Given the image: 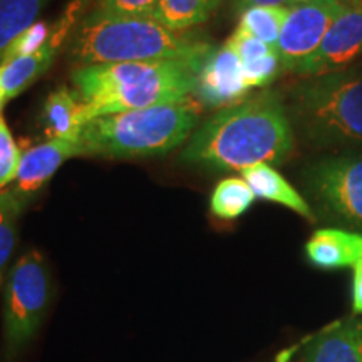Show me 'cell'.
<instances>
[{"label":"cell","mask_w":362,"mask_h":362,"mask_svg":"<svg viewBox=\"0 0 362 362\" xmlns=\"http://www.w3.org/2000/svg\"><path fill=\"white\" fill-rule=\"evenodd\" d=\"M296 136L287 106L274 90L216 111L187 141L181 160L211 171H243L282 163Z\"/></svg>","instance_id":"1"},{"label":"cell","mask_w":362,"mask_h":362,"mask_svg":"<svg viewBox=\"0 0 362 362\" xmlns=\"http://www.w3.org/2000/svg\"><path fill=\"white\" fill-rule=\"evenodd\" d=\"M215 45L173 33L151 17L121 16L93 7L66 44L76 67L123 64V62H189L202 66Z\"/></svg>","instance_id":"2"},{"label":"cell","mask_w":362,"mask_h":362,"mask_svg":"<svg viewBox=\"0 0 362 362\" xmlns=\"http://www.w3.org/2000/svg\"><path fill=\"white\" fill-rule=\"evenodd\" d=\"M202 66L189 62L88 66L76 67L71 79L83 107L86 124L99 116L144 110L192 98Z\"/></svg>","instance_id":"3"},{"label":"cell","mask_w":362,"mask_h":362,"mask_svg":"<svg viewBox=\"0 0 362 362\" xmlns=\"http://www.w3.org/2000/svg\"><path fill=\"white\" fill-rule=\"evenodd\" d=\"M202 110L192 96L144 110L94 117L81 129V156L149 158L166 155L192 138Z\"/></svg>","instance_id":"4"},{"label":"cell","mask_w":362,"mask_h":362,"mask_svg":"<svg viewBox=\"0 0 362 362\" xmlns=\"http://www.w3.org/2000/svg\"><path fill=\"white\" fill-rule=\"evenodd\" d=\"M292 126L317 148L362 144V64L307 78L292 90Z\"/></svg>","instance_id":"5"},{"label":"cell","mask_w":362,"mask_h":362,"mask_svg":"<svg viewBox=\"0 0 362 362\" xmlns=\"http://www.w3.org/2000/svg\"><path fill=\"white\" fill-rule=\"evenodd\" d=\"M51 298V275L42 253H24L4 284V362H12L39 332Z\"/></svg>","instance_id":"6"},{"label":"cell","mask_w":362,"mask_h":362,"mask_svg":"<svg viewBox=\"0 0 362 362\" xmlns=\"http://www.w3.org/2000/svg\"><path fill=\"white\" fill-rule=\"evenodd\" d=\"M304 187L327 218L362 228V155L315 161L305 168Z\"/></svg>","instance_id":"7"},{"label":"cell","mask_w":362,"mask_h":362,"mask_svg":"<svg viewBox=\"0 0 362 362\" xmlns=\"http://www.w3.org/2000/svg\"><path fill=\"white\" fill-rule=\"evenodd\" d=\"M341 8L336 0H305L288 8L277 44L282 71L296 74L298 67L314 56Z\"/></svg>","instance_id":"8"},{"label":"cell","mask_w":362,"mask_h":362,"mask_svg":"<svg viewBox=\"0 0 362 362\" xmlns=\"http://www.w3.org/2000/svg\"><path fill=\"white\" fill-rule=\"evenodd\" d=\"M83 16L84 12L81 6L74 2L69 4L64 13L59 17V21L52 24L51 35L40 51L30 54V56L17 57L7 64L0 66V94H2L4 103L19 96L25 89H29L40 76L45 74V71L56 61L62 45L67 44L72 30L76 29Z\"/></svg>","instance_id":"9"},{"label":"cell","mask_w":362,"mask_h":362,"mask_svg":"<svg viewBox=\"0 0 362 362\" xmlns=\"http://www.w3.org/2000/svg\"><path fill=\"white\" fill-rule=\"evenodd\" d=\"M250 86L243 76L238 54L226 40L220 47H214L203 62L197 76L193 98L202 107L225 110L245 101Z\"/></svg>","instance_id":"10"},{"label":"cell","mask_w":362,"mask_h":362,"mask_svg":"<svg viewBox=\"0 0 362 362\" xmlns=\"http://www.w3.org/2000/svg\"><path fill=\"white\" fill-rule=\"evenodd\" d=\"M362 56V4L342 7L325 33L319 49L296 74L305 78L329 74L352 66Z\"/></svg>","instance_id":"11"},{"label":"cell","mask_w":362,"mask_h":362,"mask_svg":"<svg viewBox=\"0 0 362 362\" xmlns=\"http://www.w3.org/2000/svg\"><path fill=\"white\" fill-rule=\"evenodd\" d=\"M74 156H81L79 136L47 139L37 146L25 149L22 153L17 178L11 188L30 205L40 189L45 187V183L51 181L56 171L61 168L62 163Z\"/></svg>","instance_id":"12"},{"label":"cell","mask_w":362,"mask_h":362,"mask_svg":"<svg viewBox=\"0 0 362 362\" xmlns=\"http://www.w3.org/2000/svg\"><path fill=\"white\" fill-rule=\"evenodd\" d=\"M305 362H362V319L330 325L307 342Z\"/></svg>","instance_id":"13"},{"label":"cell","mask_w":362,"mask_h":362,"mask_svg":"<svg viewBox=\"0 0 362 362\" xmlns=\"http://www.w3.org/2000/svg\"><path fill=\"white\" fill-rule=\"evenodd\" d=\"M305 255L317 269L354 267L362 260V233L342 228H319L305 243Z\"/></svg>","instance_id":"14"},{"label":"cell","mask_w":362,"mask_h":362,"mask_svg":"<svg viewBox=\"0 0 362 362\" xmlns=\"http://www.w3.org/2000/svg\"><path fill=\"white\" fill-rule=\"evenodd\" d=\"M242 178L252 188L255 198L277 203V205L288 208V210L296 211L297 215L310 221L315 220L314 210H312L309 202L270 165L262 163V165L250 166V168L242 171Z\"/></svg>","instance_id":"15"},{"label":"cell","mask_w":362,"mask_h":362,"mask_svg":"<svg viewBox=\"0 0 362 362\" xmlns=\"http://www.w3.org/2000/svg\"><path fill=\"white\" fill-rule=\"evenodd\" d=\"M44 131L49 139L76 138L84 126L83 107L74 89L57 88L45 99L42 116Z\"/></svg>","instance_id":"16"},{"label":"cell","mask_w":362,"mask_h":362,"mask_svg":"<svg viewBox=\"0 0 362 362\" xmlns=\"http://www.w3.org/2000/svg\"><path fill=\"white\" fill-rule=\"evenodd\" d=\"M223 0H160L151 19L173 33H189L205 24L218 11Z\"/></svg>","instance_id":"17"},{"label":"cell","mask_w":362,"mask_h":362,"mask_svg":"<svg viewBox=\"0 0 362 362\" xmlns=\"http://www.w3.org/2000/svg\"><path fill=\"white\" fill-rule=\"evenodd\" d=\"M29 203L22 200L11 187L0 189V287L6 282L8 264L16 252L19 220Z\"/></svg>","instance_id":"18"},{"label":"cell","mask_w":362,"mask_h":362,"mask_svg":"<svg viewBox=\"0 0 362 362\" xmlns=\"http://www.w3.org/2000/svg\"><path fill=\"white\" fill-rule=\"evenodd\" d=\"M49 0H0V56L35 24Z\"/></svg>","instance_id":"19"},{"label":"cell","mask_w":362,"mask_h":362,"mask_svg":"<svg viewBox=\"0 0 362 362\" xmlns=\"http://www.w3.org/2000/svg\"><path fill=\"white\" fill-rule=\"evenodd\" d=\"M255 200L245 180L230 176L215 187L210 197V210L220 220H237L250 210Z\"/></svg>","instance_id":"20"},{"label":"cell","mask_w":362,"mask_h":362,"mask_svg":"<svg viewBox=\"0 0 362 362\" xmlns=\"http://www.w3.org/2000/svg\"><path fill=\"white\" fill-rule=\"evenodd\" d=\"M288 8L280 7H250L240 13L237 29L252 37L269 44L277 51V44L282 34Z\"/></svg>","instance_id":"21"},{"label":"cell","mask_w":362,"mask_h":362,"mask_svg":"<svg viewBox=\"0 0 362 362\" xmlns=\"http://www.w3.org/2000/svg\"><path fill=\"white\" fill-rule=\"evenodd\" d=\"M242 62L243 76H245L247 84L253 88H265L272 81L279 78L282 72V64H280L279 54L275 49H269V51L257 54V56L248 57Z\"/></svg>","instance_id":"22"},{"label":"cell","mask_w":362,"mask_h":362,"mask_svg":"<svg viewBox=\"0 0 362 362\" xmlns=\"http://www.w3.org/2000/svg\"><path fill=\"white\" fill-rule=\"evenodd\" d=\"M22 151L4 117L0 116V189L11 187L17 178Z\"/></svg>","instance_id":"23"},{"label":"cell","mask_w":362,"mask_h":362,"mask_svg":"<svg viewBox=\"0 0 362 362\" xmlns=\"http://www.w3.org/2000/svg\"><path fill=\"white\" fill-rule=\"evenodd\" d=\"M52 25L47 22H35L29 30H25L19 39H16L8 45L7 51L0 56V66L7 64L17 57L30 56V54L40 51L51 35Z\"/></svg>","instance_id":"24"},{"label":"cell","mask_w":362,"mask_h":362,"mask_svg":"<svg viewBox=\"0 0 362 362\" xmlns=\"http://www.w3.org/2000/svg\"><path fill=\"white\" fill-rule=\"evenodd\" d=\"M160 0H94V8L121 16L151 17Z\"/></svg>","instance_id":"25"},{"label":"cell","mask_w":362,"mask_h":362,"mask_svg":"<svg viewBox=\"0 0 362 362\" xmlns=\"http://www.w3.org/2000/svg\"><path fill=\"white\" fill-rule=\"evenodd\" d=\"M305 0H232V7L237 13L250 7H280V8H292Z\"/></svg>","instance_id":"26"},{"label":"cell","mask_w":362,"mask_h":362,"mask_svg":"<svg viewBox=\"0 0 362 362\" xmlns=\"http://www.w3.org/2000/svg\"><path fill=\"white\" fill-rule=\"evenodd\" d=\"M352 314L362 315V260L352 267Z\"/></svg>","instance_id":"27"},{"label":"cell","mask_w":362,"mask_h":362,"mask_svg":"<svg viewBox=\"0 0 362 362\" xmlns=\"http://www.w3.org/2000/svg\"><path fill=\"white\" fill-rule=\"evenodd\" d=\"M337 4H341L342 7H349V6H361L362 0H336Z\"/></svg>","instance_id":"28"}]
</instances>
